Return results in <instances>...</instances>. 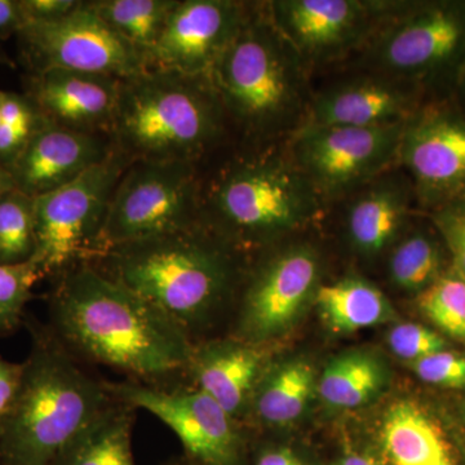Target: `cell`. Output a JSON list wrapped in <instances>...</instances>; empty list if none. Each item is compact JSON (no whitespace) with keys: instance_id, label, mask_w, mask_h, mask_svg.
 I'll use <instances>...</instances> for the list:
<instances>
[{"instance_id":"6da1fadb","label":"cell","mask_w":465,"mask_h":465,"mask_svg":"<svg viewBox=\"0 0 465 465\" xmlns=\"http://www.w3.org/2000/svg\"><path fill=\"white\" fill-rule=\"evenodd\" d=\"M63 275L51 316L66 348L140 381L185 371L194 344L154 305L96 266L76 265Z\"/></svg>"},{"instance_id":"7a4b0ae2","label":"cell","mask_w":465,"mask_h":465,"mask_svg":"<svg viewBox=\"0 0 465 465\" xmlns=\"http://www.w3.org/2000/svg\"><path fill=\"white\" fill-rule=\"evenodd\" d=\"M112 401L54 332L35 329L20 396L0 436V465H54Z\"/></svg>"},{"instance_id":"3957f363","label":"cell","mask_w":465,"mask_h":465,"mask_svg":"<svg viewBox=\"0 0 465 465\" xmlns=\"http://www.w3.org/2000/svg\"><path fill=\"white\" fill-rule=\"evenodd\" d=\"M101 260L104 274L154 305L191 339L231 291V258L195 225L125 244Z\"/></svg>"},{"instance_id":"277c9868","label":"cell","mask_w":465,"mask_h":465,"mask_svg":"<svg viewBox=\"0 0 465 465\" xmlns=\"http://www.w3.org/2000/svg\"><path fill=\"white\" fill-rule=\"evenodd\" d=\"M223 114L210 78L149 69L121 82L112 131L136 162H192L219 137Z\"/></svg>"},{"instance_id":"5b68a950","label":"cell","mask_w":465,"mask_h":465,"mask_svg":"<svg viewBox=\"0 0 465 465\" xmlns=\"http://www.w3.org/2000/svg\"><path fill=\"white\" fill-rule=\"evenodd\" d=\"M305 66L268 15L247 16L210 74L224 112L247 131H298L309 103Z\"/></svg>"},{"instance_id":"8992f818","label":"cell","mask_w":465,"mask_h":465,"mask_svg":"<svg viewBox=\"0 0 465 465\" xmlns=\"http://www.w3.org/2000/svg\"><path fill=\"white\" fill-rule=\"evenodd\" d=\"M128 159L122 152H110L73 182L33 198L35 249L30 260L43 277L64 274L97 258L110 200Z\"/></svg>"},{"instance_id":"52a82bcc","label":"cell","mask_w":465,"mask_h":465,"mask_svg":"<svg viewBox=\"0 0 465 465\" xmlns=\"http://www.w3.org/2000/svg\"><path fill=\"white\" fill-rule=\"evenodd\" d=\"M465 64V2L402 3L361 50L360 66L421 87Z\"/></svg>"},{"instance_id":"ba28073f","label":"cell","mask_w":465,"mask_h":465,"mask_svg":"<svg viewBox=\"0 0 465 465\" xmlns=\"http://www.w3.org/2000/svg\"><path fill=\"white\" fill-rule=\"evenodd\" d=\"M321 197L292 159H255L232 167L213 192L217 219L237 237L266 240L304 224Z\"/></svg>"},{"instance_id":"9c48e42d","label":"cell","mask_w":465,"mask_h":465,"mask_svg":"<svg viewBox=\"0 0 465 465\" xmlns=\"http://www.w3.org/2000/svg\"><path fill=\"white\" fill-rule=\"evenodd\" d=\"M197 208L192 162H134L113 193L96 259L125 244L192 228Z\"/></svg>"},{"instance_id":"30bf717a","label":"cell","mask_w":465,"mask_h":465,"mask_svg":"<svg viewBox=\"0 0 465 465\" xmlns=\"http://www.w3.org/2000/svg\"><path fill=\"white\" fill-rule=\"evenodd\" d=\"M407 122L378 127H302L293 133L290 158L320 197L342 195L399 163Z\"/></svg>"},{"instance_id":"8fae6325","label":"cell","mask_w":465,"mask_h":465,"mask_svg":"<svg viewBox=\"0 0 465 465\" xmlns=\"http://www.w3.org/2000/svg\"><path fill=\"white\" fill-rule=\"evenodd\" d=\"M17 35L36 73L74 70L124 81L149 70L145 54L101 20L87 2L58 20L26 24Z\"/></svg>"},{"instance_id":"7c38bea8","label":"cell","mask_w":465,"mask_h":465,"mask_svg":"<svg viewBox=\"0 0 465 465\" xmlns=\"http://www.w3.org/2000/svg\"><path fill=\"white\" fill-rule=\"evenodd\" d=\"M113 400L157 416L182 442L193 465H246L247 450L235 419L198 388L168 391L137 381H104Z\"/></svg>"},{"instance_id":"4fadbf2b","label":"cell","mask_w":465,"mask_h":465,"mask_svg":"<svg viewBox=\"0 0 465 465\" xmlns=\"http://www.w3.org/2000/svg\"><path fill=\"white\" fill-rule=\"evenodd\" d=\"M401 5L362 0H280L269 3L268 16L308 69L362 50Z\"/></svg>"},{"instance_id":"5bb4252c","label":"cell","mask_w":465,"mask_h":465,"mask_svg":"<svg viewBox=\"0 0 465 465\" xmlns=\"http://www.w3.org/2000/svg\"><path fill=\"white\" fill-rule=\"evenodd\" d=\"M399 163L425 207L465 202V114L450 106L420 108L403 131Z\"/></svg>"},{"instance_id":"9a60e30c","label":"cell","mask_w":465,"mask_h":465,"mask_svg":"<svg viewBox=\"0 0 465 465\" xmlns=\"http://www.w3.org/2000/svg\"><path fill=\"white\" fill-rule=\"evenodd\" d=\"M321 260L313 247L298 244L260 266L244 291L235 338L266 344L302 316L320 284Z\"/></svg>"},{"instance_id":"2e32d148","label":"cell","mask_w":465,"mask_h":465,"mask_svg":"<svg viewBox=\"0 0 465 465\" xmlns=\"http://www.w3.org/2000/svg\"><path fill=\"white\" fill-rule=\"evenodd\" d=\"M247 16L246 7L231 0L177 2L148 54L149 69L210 78Z\"/></svg>"},{"instance_id":"e0dca14e","label":"cell","mask_w":465,"mask_h":465,"mask_svg":"<svg viewBox=\"0 0 465 465\" xmlns=\"http://www.w3.org/2000/svg\"><path fill=\"white\" fill-rule=\"evenodd\" d=\"M419 85L367 72L313 96L302 127H378L403 124L420 109ZM298 128V130H299Z\"/></svg>"},{"instance_id":"ac0fdd59","label":"cell","mask_w":465,"mask_h":465,"mask_svg":"<svg viewBox=\"0 0 465 465\" xmlns=\"http://www.w3.org/2000/svg\"><path fill=\"white\" fill-rule=\"evenodd\" d=\"M385 465H465V432L439 407L400 399L385 411L379 430Z\"/></svg>"},{"instance_id":"d6986e66","label":"cell","mask_w":465,"mask_h":465,"mask_svg":"<svg viewBox=\"0 0 465 465\" xmlns=\"http://www.w3.org/2000/svg\"><path fill=\"white\" fill-rule=\"evenodd\" d=\"M110 154L99 137L45 118L8 167L15 189L35 198L66 185Z\"/></svg>"},{"instance_id":"ffe728a7","label":"cell","mask_w":465,"mask_h":465,"mask_svg":"<svg viewBox=\"0 0 465 465\" xmlns=\"http://www.w3.org/2000/svg\"><path fill=\"white\" fill-rule=\"evenodd\" d=\"M121 82L74 70H45L34 78L32 103L52 124L94 134L112 130Z\"/></svg>"},{"instance_id":"44dd1931","label":"cell","mask_w":465,"mask_h":465,"mask_svg":"<svg viewBox=\"0 0 465 465\" xmlns=\"http://www.w3.org/2000/svg\"><path fill=\"white\" fill-rule=\"evenodd\" d=\"M262 347L237 338L193 345L186 371L198 390L237 420L250 411L253 391L268 369V351Z\"/></svg>"},{"instance_id":"7402d4cb","label":"cell","mask_w":465,"mask_h":465,"mask_svg":"<svg viewBox=\"0 0 465 465\" xmlns=\"http://www.w3.org/2000/svg\"><path fill=\"white\" fill-rule=\"evenodd\" d=\"M411 183L384 174L362 186L347 211L349 241L363 256H374L393 243L409 215Z\"/></svg>"},{"instance_id":"603a6c76","label":"cell","mask_w":465,"mask_h":465,"mask_svg":"<svg viewBox=\"0 0 465 465\" xmlns=\"http://www.w3.org/2000/svg\"><path fill=\"white\" fill-rule=\"evenodd\" d=\"M314 390L316 370L308 361L269 365L253 391L250 412L262 424L284 427L302 415Z\"/></svg>"},{"instance_id":"cb8c5ba5","label":"cell","mask_w":465,"mask_h":465,"mask_svg":"<svg viewBox=\"0 0 465 465\" xmlns=\"http://www.w3.org/2000/svg\"><path fill=\"white\" fill-rule=\"evenodd\" d=\"M134 409L113 400L61 451L54 465H136Z\"/></svg>"},{"instance_id":"d4e9b609","label":"cell","mask_w":465,"mask_h":465,"mask_svg":"<svg viewBox=\"0 0 465 465\" xmlns=\"http://www.w3.org/2000/svg\"><path fill=\"white\" fill-rule=\"evenodd\" d=\"M314 302L331 331L351 333L393 320L390 300L374 284L348 277L318 287Z\"/></svg>"},{"instance_id":"484cf974","label":"cell","mask_w":465,"mask_h":465,"mask_svg":"<svg viewBox=\"0 0 465 465\" xmlns=\"http://www.w3.org/2000/svg\"><path fill=\"white\" fill-rule=\"evenodd\" d=\"M387 381V369L381 358L371 351H351L327 363L317 391L333 409H357L376 399Z\"/></svg>"},{"instance_id":"4316f807","label":"cell","mask_w":465,"mask_h":465,"mask_svg":"<svg viewBox=\"0 0 465 465\" xmlns=\"http://www.w3.org/2000/svg\"><path fill=\"white\" fill-rule=\"evenodd\" d=\"M87 5L148 60L177 0H97Z\"/></svg>"},{"instance_id":"83f0119b","label":"cell","mask_w":465,"mask_h":465,"mask_svg":"<svg viewBox=\"0 0 465 465\" xmlns=\"http://www.w3.org/2000/svg\"><path fill=\"white\" fill-rule=\"evenodd\" d=\"M445 272L442 247L427 232L409 235L397 244L391 255V282L406 292L419 295Z\"/></svg>"},{"instance_id":"f1b7e54d","label":"cell","mask_w":465,"mask_h":465,"mask_svg":"<svg viewBox=\"0 0 465 465\" xmlns=\"http://www.w3.org/2000/svg\"><path fill=\"white\" fill-rule=\"evenodd\" d=\"M416 307L436 331L465 348V280L452 266L416 295Z\"/></svg>"},{"instance_id":"f546056e","label":"cell","mask_w":465,"mask_h":465,"mask_svg":"<svg viewBox=\"0 0 465 465\" xmlns=\"http://www.w3.org/2000/svg\"><path fill=\"white\" fill-rule=\"evenodd\" d=\"M35 249L33 198L17 189L0 197V264H20Z\"/></svg>"},{"instance_id":"4dcf8cb0","label":"cell","mask_w":465,"mask_h":465,"mask_svg":"<svg viewBox=\"0 0 465 465\" xmlns=\"http://www.w3.org/2000/svg\"><path fill=\"white\" fill-rule=\"evenodd\" d=\"M43 121L32 101L0 91V163L7 170Z\"/></svg>"},{"instance_id":"1f68e13d","label":"cell","mask_w":465,"mask_h":465,"mask_svg":"<svg viewBox=\"0 0 465 465\" xmlns=\"http://www.w3.org/2000/svg\"><path fill=\"white\" fill-rule=\"evenodd\" d=\"M43 274L32 260L20 264H0V336L16 331L25 305Z\"/></svg>"},{"instance_id":"d6a6232c","label":"cell","mask_w":465,"mask_h":465,"mask_svg":"<svg viewBox=\"0 0 465 465\" xmlns=\"http://www.w3.org/2000/svg\"><path fill=\"white\" fill-rule=\"evenodd\" d=\"M388 345L401 360L414 363L450 348V341L430 327L415 322L396 324L388 333Z\"/></svg>"},{"instance_id":"836d02e7","label":"cell","mask_w":465,"mask_h":465,"mask_svg":"<svg viewBox=\"0 0 465 465\" xmlns=\"http://www.w3.org/2000/svg\"><path fill=\"white\" fill-rule=\"evenodd\" d=\"M409 366L425 384L440 390L465 391L464 351L443 349Z\"/></svg>"},{"instance_id":"e575fe53","label":"cell","mask_w":465,"mask_h":465,"mask_svg":"<svg viewBox=\"0 0 465 465\" xmlns=\"http://www.w3.org/2000/svg\"><path fill=\"white\" fill-rule=\"evenodd\" d=\"M432 220L451 255L452 268L465 280V202L434 210Z\"/></svg>"},{"instance_id":"d590c367","label":"cell","mask_w":465,"mask_h":465,"mask_svg":"<svg viewBox=\"0 0 465 465\" xmlns=\"http://www.w3.org/2000/svg\"><path fill=\"white\" fill-rule=\"evenodd\" d=\"M25 362H8L0 357V420L5 421L14 411L23 387Z\"/></svg>"},{"instance_id":"8d00e7d4","label":"cell","mask_w":465,"mask_h":465,"mask_svg":"<svg viewBox=\"0 0 465 465\" xmlns=\"http://www.w3.org/2000/svg\"><path fill=\"white\" fill-rule=\"evenodd\" d=\"M25 25L30 23H47L65 17L78 7L75 0H18Z\"/></svg>"},{"instance_id":"74e56055","label":"cell","mask_w":465,"mask_h":465,"mask_svg":"<svg viewBox=\"0 0 465 465\" xmlns=\"http://www.w3.org/2000/svg\"><path fill=\"white\" fill-rule=\"evenodd\" d=\"M252 465H311L307 459L289 446H262L253 455Z\"/></svg>"},{"instance_id":"f35d334b","label":"cell","mask_w":465,"mask_h":465,"mask_svg":"<svg viewBox=\"0 0 465 465\" xmlns=\"http://www.w3.org/2000/svg\"><path fill=\"white\" fill-rule=\"evenodd\" d=\"M25 26V18L18 0H0V36L20 32Z\"/></svg>"},{"instance_id":"ab89813d","label":"cell","mask_w":465,"mask_h":465,"mask_svg":"<svg viewBox=\"0 0 465 465\" xmlns=\"http://www.w3.org/2000/svg\"><path fill=\"white\" fill-rule=\"evenodd\" d=\"M332 465H382L375 459L367 457V455L358 454V452H348L342 455L338 460L333 461Z\"/></svg>"},{"instance_id":"60d3db41","label":"cell","mask_w":465,"mask_h":465,"mask_svg":"<svg viewBox=\"0 0 465 465\" xmlns=\"http://www.w3.org/2000/svg\"><path fill=\"white\" fill-rule=\"evenodd\" d=\"M15 189L14 182H12L11 174H9L7 168L0 163V197Z\"/></svg>"},{"instance_id":"b9f144b4","label":"cell","mask_w":465,"mask_h":465,"mask_svg":"<svg viewBox=\"0 0 465 465\" xmlns=\"http://www.w3.org/2000/svg\"><path fill=\"white\" fill-rule=\"evenodd\" d=\"M457 81L459 88H460L461 94H463L465 97V64L463 67H461L460 72H459Z\"/></svg>"},{"instance_id":"7bdbcfd3","label":"cell","mask_w":465,"mask_h":465,"mask_svg":"<svg viewBox=\"0 0 465 465\" xmlns=\"http://www.w3.org/2000/svg\"><path fill=\"white\" fill-rule=\"evenodd\" d=\"M460 423L465 432V402L460 407Z\"/></svg>"},{"instance_id":"ee69618b","label":"cell","mask_w":465,"mask_h":465,"mask_svg":"<svg viewBox=\"0 0 465 465\" xmlns=\"http://www.w3.org/2000/svg\"><path fill=\"white\" fill-rule=\"evenodd\" d=\"M173 465H193V464L189 463L188 460H185V459H183V461H179V463H174Z\"/></svg>"},{"instance_id":"f6af8a7d","label":"cell","mask_w":465,"mask_h":465,"mask_svg":"<svg viewBox=\"0 0 465 465\" xmlns=\"http://www.w3.org/2000/svg\"><path fill=\"white\" fill-rule=\"evenodd\" d=\"M3 430H5V421L0 420V436H2Z\"/></svg>"},{"instance_id":"bcb514c9","label":"cell","mask_w":465,"mask_h":465,"mask_svg":"<svg viewBox=\"0 0 465 465\" xmlns=\"http://www.w3.org/2000/svg\"><path fill=\"white\" fill-rule=\"evenodd\" d=\"M5 58L3 56L2 52H0V63H5Z\"/></svg>"}]
</instances>
